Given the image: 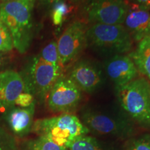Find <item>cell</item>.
<instances>
[{"label": "cell", "instance_id": "obj_1", "mask_svg": "<svg viewBox=\"0 0 150 150\" xmlns=\"http://www.w3.org/2000/svg\"><path fill=\"white\" fill-rule=\"evenodd\" d=\"M35 3V0H8L0 4V20L10 31L14 48L21 54L29 50L34 35Z\"/></svg>", "mask_w": 150, "mask_h": 150}, {"label": "cell", "instance_id": "obj_2", "mask_svg": "<svg viewBox=\"0 0 150 150\" xmlns=\"http://www.w3.org/2000/svg\"><path fill=\"white\" fill-rule=\"evenodd\" d=\"M115 93L122 109L133 122L150 129V82L147 79L136 78L116 88Z\"/></svg>", "mask_w": 150, "mask_h": 150}, {"label": "cell", "instance_id": "obj_3", "mask_svg": "<svg viewBox=\"0 0 150 150\" xmlns=\"http://www.w3.org/2000/svg\"><path fill=\"white\" fill-rule=\"evenodd\" d=\"M133 42L127 30L120 24H91L86 31V47L108 58L128 53Z\"/></svg>", "mask_w": 150, "mask_h": 150}, {"label": "cell", "instance_id": "obj_4", "mask_svg": "<svg viewBox=\"0 0 150 150\" xmlns=\"http://www.w3.org/2000/svg\"><path fill=\"white\" fill-rule=\"evenodd\" d=\"M20 73L24 92L31 94L35 100L44 102L56 81L63 75L61 66L48 63L38 55L28 60Z\"/></svg>", "mask_w": 150, "mask_h": 150}, {"label": "cell", "instance_id": "obj_5", "mask_svg": "<svg viewBox=\"0 0 150 150\" xmlns=\"http://www.w3.org/2000/svg\"><path fill=\"white\" fill-rule=\"evenodd\" d=\"M80 120L89 133L98 136L128 138L134 133V122L125 112L86 108L81 112Z\"/></svg>", "mask_w": 150, "mask_h": 150}, {"label": "cell", "instance_id": "obj_6", "mask_svg": "<svg viewBox=\"0 0 150 150\" xmlns=\"http://www.w3.org/2000/svg\"><path fill=\"white\" fill-rule=\"evenodd\" d=\"M32 131L38 136L44 137L65 147L74 138L89 133L79 118L72 113L37 120L33 122Z\"/></svg>", "mask_w": 150, "mask_h": 150}, {"label": "cell", "instance_id": "obj_7", "mask_svg": "<svg viewBox=\"0 0 150 150\" xmlns=\"http://www.w3.org/2000/svg\"><path fill=\"white\" fill-rule=\"evenodd\" d=\"M82 99V91L67 76L62 75L49 92L46 101L54 112L72 113Z\"/></svg>", "mask_w": 150, "mask_h": 150}, {"label": "cell", "instance_id": "obj_8", "mask_svg": "<svg viewBox=\"0 0 150 150\" xmlns=\"http://www.w3.org/2000/svg\"><path fill=\"white\" fill-rule=\"evenodd\" d=\"M86 24L74 21L69 24L57 42L60 62L62 66L74 61L86 47Z\"/></svg>", "mask_w": 150, "mask_h": 150}, {"label": "cell", "instance_id": "obj_9", "mask_svg": "<svg viewBox=\"0 0 150 150\" xmlns=\"http://www.w3.org/2000/svg\"><path fill=\"white\" fill-rule=\"evenodd\" d=\"M104 68L97 62L83 59L74 63L67 76L82 92L93 93L103 86L105 81Z\"/></svg>", "mask_w": 150, "mask_h": 150}, {"label": "cell", "instance_id": "obj_10", "mask_svg": "<svg viewBox=\"0 0 150 150\" xmlns=\"http://www.w3.org/2000/svg\"><path fill=\"white\" fill-rule=\"evenodd\" d=\"M129 8L125 0H97L86 15L91 24L122 25Z\"/></svg>", "mask_w": 150, "mask_h": 150}, {"label": "cell", "instance_id": "obj_11", "mask_svg": "<svg viewBox=\"0 0 150 150\" xmlns=\"http://www.w3.org/2000/svg\"><path fill=\"white\" fill-rule=\"evenodd\" d=\"M103 68L115 88L127 85L138 77V71L128 55H115L105 61Z\"/></svg>", "mask_w": 150, "mask_h": 150}, {"label": "cell", "instance_id": "obj_12", "mask_svg": "<svg viewBox=\"0 0 150 150\" xmlns=\"http://www.w3.org/2000/svg\"><path fill=\"white\" fill-rule=\"evenodd\" d=\"M35 103L27 108L13 106L4 112L2 117L13 135L22 138L32 131Z\"/></svg>", "mask_w": 150, "mask_h": 150}, {"label": "cell", "instance_id": "obj_13", "mask_svg": "<svg viewBox=\"0 0 150 150\" xmlns=\"http://www.w3.org/2000/svg\"><path fill=\"white\" fill-rule=\"evenodd\" d=\"M24 92V83L20 73L13 70L0 72V111L15 106L16 99Z\"/></svg>", "mask_w": 150, "mask_h": 150}, {"label": "cell", "instance_id": "obj_14", "mask_svg": "<svg viewBox=\"0 0 150 150\" xmlns=\"http://www.w3.org/2000/svg\"><path fill=\"white\" fill-rule=\"evenodd\" d=\"M122 25L135 42L150 37V11L129 4V11Z\"/></svg>", "mask_w": 150, "mask_h": 150}, {"label": "cell", "instance_id": "obj_15", "mask_svg": "<svg viewBox=\"0 0 150 150\" xmlns=\"http://www.w3.org/2000/svg\"><path fill=\"white\" fill-rule=\"evenodd\" d=\"M129 54L128 56L134 62L138 72L150 81V37L139 41L136 50Z\"/></svg>", "mask_w": 150, "mask_h": 150}, {"label": "cell", "instance_id": "obj_16", "mask_svg": "<svg viewBox=\"0 0 150 150\" xmlns=\"http://www.w3.org/2000/svg\"><path fill=\"white\" fill-rule=\"evenodd\" d=\"M66 148L68 150H117L88 134L74 138Z\"/></svg>", "mask_w": 150, "mask_h": 150}, {"label": "cell", "instance_id": "obj_17", "mask_svg": "<svg viewBox=\"0 0 150 150\" xmlns=\"http://www.w3.org/2000/svg\"><path fill=\"white\" fill-rule=\"evenodd\" d=\"M22 150H68L66 147L54 143L47 138L38 136L24 143Z\"/></svg>", "mask_w": 150, "mask_h": 150}, {"label": "cell", "instance_id": "obj_18", "mask_svg": "<svg viewBox=\"0 0 150 150\" xmlns=\"http://www.w3.org/2000/svg\"><path fill=\"white\" fill-rule=\"evenodd\" d=\"M72 11V6L65 1L58 2L51 9V18L55 26H61L65 21Z\"/></svg>", "mask_w": 150, "mask_h": 150}, {"label": "cell", "instance_id": "obj_19", "mask_svg": "<svg viewBox=\"0 0 150 150\" xmlns=\"http://www.w3.org/2000/svg\"><path fill=\"white\" fill-rule=\"evenodd\" d=\"M38 56L47 63L56 65L61 66L60 58L58 52L57 43L56 41H52L42 49Z\"/></svg>", "mask_w": 150, "mask_h": 150}, {"label": "cell", "instance_id": "obj_20", "mask_svg": "<svg viewBox=\"0 0 150 150\" xmlns=\"http://www.w3.org/2000/svg\"><path fill=\"white\" fill-rule=\"evenodd\" d=\"M13 48V42L10 31L0 20V52L6 53Z\"/></svg>", "mask_w": 150, "mask_h": 150}, {"label": "cell", "instance_id": "obj_21", "mask_svg": "<svg viewBox=\"0 0 150 150\" xmlns=\"http://www.w3.org/2000/svg\"><path fill=\"white\" fill-rule=\"evenodd\" d=\"M0 150H19L18 142L13 135L0 125Z\"/></svg>", "mask_w": 150, "mask_h": 150}, {"label": "cell", "instance_id": "obj_22", "mask_svg": "<svg viewBox=\"0 0 150 150\" xmlns=\"http://www.w3.org/2000/svg\"><path fill=\"white\" fill-rule=\"evenodd\" d=\"M126 150H150V134L142 135L129 140Z\"/></svg>", "mask_w": 150, "mask_h": 150}, {"label": "cell", "instance_id": "obj_23", "mask_svg": "<svg viewBox=\"0 0 150 150\" xmlns=\"http://www.w3.org/2000/svg\"><path fill=\"white\" fill-rule=\"evenodd\" d=\"M35 102H36V100L31 94L23 92L16 99L15 102V106L21 108H27L31 106Z\"/></svg>", "mask_w": 150, "mask_h": 150}, {"label": "cell", "instance_id": "obj_24", "mask_svg": "<svg viewBox=\"0 0 150 150\" xmlns=\"http://www.w3.org/2000/svg\"><path fill=\"white\" fill-rule=\"evenodd\" d=\"M64 0H39V5L44 10H51L56 4Z\"/></svg>", "mask_w": 150, "mask_h": 150}, {"label": "cell", "instance_id": "obj_25", "mask_svg": "<svg viewBox=\"0 0 150 150\" xmlns=\"http://www.w3.org/2000/svg\"><path fill=\"white\" fill-rule=\"evenodd\" d=\"M131 4L137 6L140 8L150 11V0H129Z\"/></svg>", "mask_w": 150, "mask_h": 150}, {"label": "cell", "instance_id": "obj_26", "mask_svg": "<svg viewBox=\"0 0 150 150\" xmlns=\"http://www.w3.org/2000/svg\"><path fill=\"white\" fill-rule=\"evenodd\" d=\"M96 1L97 0H82L80 5H81L82 9H83V12L86 13L90 7H91Z\"/></svg>", "mask_w": 150, "mask_h": 150}, {"label": "cell", "instance_id": "obj_27", "mask_svg": "<svg viewBox=\"0 0 150 150\" xmlns=\"http://www.w3.org/2000/svg\"><path fill=\"white\" fill-rule=\"evenodd\" d=\"M5 54L6 53H4V52H0V67L2 66L6 61V59Z\"/></svg>", "mask_w": 150, "mask_h": 150}, {"label": "cell", "instance_id": "obj_28", "mask_svg": "<svg viewBox=\"0 0 150 150\" xmlns=\"http://www.w3.org/2000/svg\"><path fill=\"white\" fill-rule=\"evenodd\" d=\"M69 2H70L73 5H76V6H79L81 3L82 0H68Z\"/></svg>", "mask_w": 150, "mask_h": 150}, {"label": "cell", "instance_id": "obj_29", "mask_svg": "<svg viewBox=\"0 0 150 150\" xmlns=\"http://www.w3.org/2000/svg\"><path fill=\"white\" fill-rule=\"evenodd\" d=\"M8 1V0H0V4L5 2V1Z\"/></svg>", "mask_w": 150, "mask_h": 150}]
</instances>
